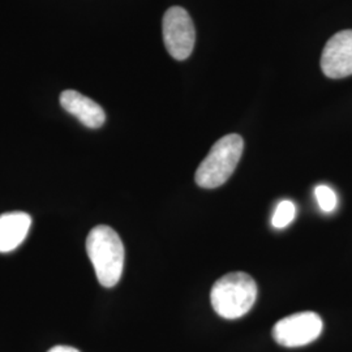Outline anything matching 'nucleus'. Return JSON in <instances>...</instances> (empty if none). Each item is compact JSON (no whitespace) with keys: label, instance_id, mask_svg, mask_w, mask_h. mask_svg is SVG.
Listing matches in <instances>:
<instances>
[{"label":"nucleus","instance_id":"nucleus-4","mask_svg":"<svg viewBox=\"0 0 352 352\" xmlns=\"http://www.w3.org/2000/svg\"><path fill=\"white\" fill-rule=\"evenodd\" d=\"M164 42L168 54L176 60H186L190 56L196 30L189 13L182 7L168 8L162 21Z\"/></svg>","mask_w":352,"mask_h":352},{"label":"nucleus","instance_id":"nucleus-3","mask_svg":"<svg viewBox=\"0 0 352 352\" xmlns=\"http://www.w3.org/2000/svg\"><path fill=\"white\" fill-rule=\"evenodd\" d=\"M243 151L244 141L236 133L218 140L196 171V184L205 189L223 186L234 174Z\"/></svg>","mask_w":352,"mask_h":352},{"label":"nucleus","instance_id":"nucleus-11","mask_svg":"<svg viewBox=\"0 0 352 352\" xmlns=\"http://www.w3.org/2000/svg\"><path fill=\"white\" fill-rule=\"evenodd\" d=\"M47 352H80L75 347L71 346H55Z\"/></svg>","mask_w":352,"mask_h":352},{"label":"nucleus","instance_id":"nucleus-7","mask_svg":"<svg viewBox=\"0 0 352 352\" xmlns=\"http://www.w3.org/2000/svg\"><path fill=\"white\" fill-rule=\"evenodd\" d=\"M60 104L88 128H100L106 122V113L101 106L76 90H64L60 94Z\"/></svg>","mask_w":352,"mask_h":352},{"label":"nucleus","instance_id":"nucleus-8","mask_svg":"<svg viewBox=\"0 0 352 352\" xmlns=\"http://www.w3.org/2000/svg\"><path fill=\"white\" fill-rule=\"evenodd\" d=\"M32 226V218L23 212L0 215V252L16 250L25 240Z\"/></svg>","mask_w":352,"mask_h":352},{"label":"nucleus","instance_id":"nucleus-6","mask_svg":"<svg viewBox=\"0 0 352 352\" xmlns=\"http://www.w3.org/2000/svg\"><path fill=\"white\" fill-rule=\"evenodd\" d=\"M321 69L334 80L352 75V29L340 30L327 41L321 55Z\"/></svg>","mask_w":352,"mask_h":352},{"label":"nucleus","instance_id":"nucleus-9","mask_svg":"<svg viewBox=\"0 0 352 352\" xmlns=\"http://www.w3.org/2000/svg\"><path fill=\"white\" fill-rule=\"evenodd\" d=\"M295 215H296L295 204L289 200H283L279 202L276 208V212L272 218V225L278 230L285 228L295 219Z\"/></svg>","mask_w":352,"mask_h":352},{"label":"nucleus","instance_id":"nucleus-2","mask_svg":"<svg viewBox=\"0 0 352 352\" xmlns=\"http://www.w3.org/2000/svg\"><path fill=\"white\" fill-rule=\"evenodd\" d=\"M257 298L254 279L244 272H234L214 283L210 300L217 315L236 320L247 315Z\"/></svg>","mask_w":352,"mask_h":352},{"label":"nucleus","instance_id":"nucleus-1","mask_svg":"<svg viewBox=\"0 0 352 352\" xmlns=\"http://www.w3.org/2000/svg\"><path fill=\"white\" fill-rule=\"evenodd\" d=\"M87 252L96 276L103 287L118 285L124 267V245L118 232L109 226L94 227L89 232Z\"/></svg>","mask_w":352,"mask_h":352},{"label":"nucleus","instance_id":"nucleus-10","mask_svg":"<svg viewBox=\"0 0 352 352\" xmlns=\"http://www.w3.org/2000/svg\"><path fill=\"white\" fill-rule=\"evenodd\" d=\"M315 196L320 209L325 213H331L338 206L337 193L325 184H320L315 188Z\"/></svg>","mask_w":352,"mask_h":352},{"label":"nucleus","instance_id":"nucleus-5","mask_svg":"<svg viewBox=\"0 0 352 352\" xmlns=\"http://www.w3.org/2000/svg\"><path fill=\"white\" fill-rule=\"evenodd\" d=\"M322 320L315 312H300L279 320L273 338L283 347H302L315 342L322 333Z\"/></svg>","mask_w":352,"mask_h":352}]
</instances>
